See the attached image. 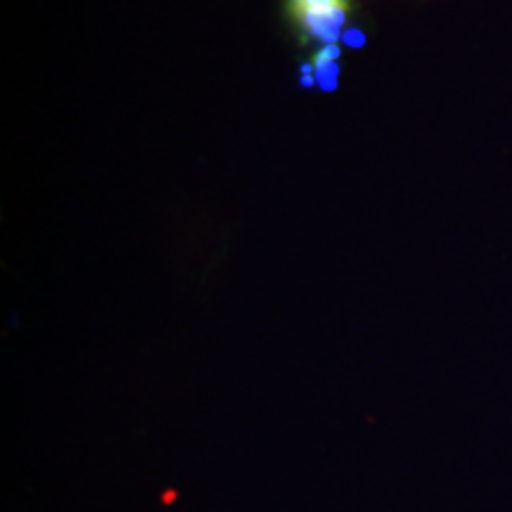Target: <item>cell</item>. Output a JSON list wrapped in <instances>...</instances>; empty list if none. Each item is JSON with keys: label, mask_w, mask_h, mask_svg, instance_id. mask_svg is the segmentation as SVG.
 Returning <instances> with one entry per match:
<instances>
[{"label": "cell", "mask_w": 512, "mask_h": 512, "mask_svg": "<svg viewBox=\"0 0 512 512\" xmlns=\"http://www.w3.org/2000/svg\"><path fill=\"white\" fill-rule=\"evenodd\" d=\"M294 27L311 41L335 46V38L347 24L351 0H290L287 3Z\"/></svg>", "instance_id": "obj_1"}]
</instances>
